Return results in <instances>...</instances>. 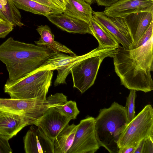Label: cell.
<instances>
[{
    "label": "cell",
    "instance_id": "cell-1",
    "mask_svg": "<svg viewBox=\"0 0 153 153\" xmlns=\"http://www.w3.org/2000/svg\"><path fill=\"white\" fill-rule=\"evenodd\" d=\"M153 38L134 48L126 50L120 45L116 49L113 57L115 71L128 89L145 93L153 90Z\"/></svg>",
    "mask_w": 153,
    "mask_h": 153
},
{
    "label": "cell",
    "instance_id": "cell-2",
    "mask_svg": "<svg viewBox=\"0 0 153 153\" xmlns=\"http://www.w3.org/2000/svg\"><path fill=\"white\" fill-rule=\"evenodd\" d=\"M53 52L46 47L21 42L10 37L0 45V61L6 65L8 79L14 80L38 68Z\"/></svg>",
    "mask_w": 153,
    "mask_h": 153
},
{
    "label": "cell",
    "instance_id": "cell-3",
    "mask_svg": "<svg viewBox=\"0 0 153 153\" xmlns=\"http://www.w3.org/2000/svg\"><path fill=\"white\" fill-rule=\"evenodd\" d=\"M129 123L125 107L117 102L101 109L95 118L96 136L100 146L110 153H118V141Z\"/></svg>",
    "mask_w": 153,
    "mask_h": 153
},
{
    "label": "cell",
    "instance_id": "cell-4",
    "mask_svg": "<svg viewBox=\"0 0 153 153\" xmlns=\"http://www.w3.org/2000/svg\"><path fill=\"white\" fill-rule=\"evenodd\" d=\"M53 74V70H42L30 72L15 80L7 79L4 85V92L12 98L46 100Z\"/></svg>",
    "mask_w": 153,
    "mask_h": 153
},
{
    "label": "cell",
    "instance_id": "cell-5",
    "mask_svg": "<svg viewBox=\"0 0 153 153\" xmlns=\"http://www.w3.org/2000/svg\"><path fill=\"white\" fill-rule=\"evenodd\" d=\"M153 137V109L146 105L129 122L118 142L119 149L128 146L136 147L140 142Z\"/></svg>",
    "mask_w": 153,
    "mask_h": 153
},
{
    "label": "cell",
    "instance_id": "cell-6",
    "mask_svg": "<svg viewBox=\"0 0 153 153\" xmlns=\"http://www.w3.org/2000/svg\"><path fill=\"white\" fill-rule=\"evenodd\" d=\"M116 48L86 58L75 64L70 70L73 87L84 93L94 84L100 65L107 57H113Z\"/></svg>",
    "mask_w": 153,
    "mask_h": 153
},
{
    "label": "cell",
    "instance_id": "cell-7",
    "mask_svg": "<svg viewBox=\"0 0 153 153\" xmlns=\"http://www.w3.org/2000/svg\"><path fill=\"white\" fill-rule=\"evenodd\" d=\"M109 48L100 49L98 47L80 56H72L62 52H53L51 56L39 68L31 72L42 70H57V74L54 82V86L66 84V78L71 68L76 64L89 57L101 54Z\"/></svg>",
    "mask_w": 153,
    "mask_h": 153
},
{
    "label": "cell",
    "instance_id": "cell-8",
    "mask_svg": "<svg viewBox=\"0 0 153 153\" xmlns=\"http://www.w3.org/2000/svg\"><path fill=\"white\" fill-rule=\"evenodd\" d=\"M50 105L46 100L0 98V112L22 116L33 125Z\"/></svg>",
    "mask_w": 153,
    "mask_h": 153
},
{
    "label": "cell",
    "instance_id": "cell-9",
    "mask_svg": "<svg viewBox=\"0 0 153 153\" xmlns=\"http://www.w3.org/2000/svg\"><path fill=\"white\" fill-rule=\"evenodd\" d=\"M100 147L96 136L95 118L88 116L77 125L74 142L67 153H94Z\"/></svg>",
    "mask_w": 153,
    "mask_h": 153
},
{
    "label": "cell",
    "instance_id": "cell-10",
    "mask_svg": "<svg viewBox=\"0 0 153 153\" xmlns=\"http://www.w3.org/2000/svg\"><path fill=\"white\" fill-rule=\"evenodd\" d=\"M92 18L105 28L126 50L134 48L129 33L123 18H112L106 16L103 12L93 11Z\"/></svg>",
    "mask_w": 153,
    "mask_h": 153
},
{
    "label": "cell",
    "instance_id": "cell-11",
    "mask_svg": "<svg viewBox=\"0 0 153 153\" xmlns=\"http://www.w3.org/2000/svg\"><path fill=\"white\" fill-rule=\"evenodd\" d=\"M70 120L62 114L55 107L49 108L36 122L39 127L52 142L69 123Z\"/></svg>",
    "mask_w": 153,
    "mask_h": 153
},
{
    "label": "cell",
    "instance_id": "cell-12",
    "mask_svg": "<svg viewBox=\"0 0 153 153\" xmlns=\"http://www.w3.org/2000/svg\"><path fill=\"white\" fill-rule=\"evenodd\" d=\"M140 12L153 13V0H121L106 7L103 11L106 16L112 18H124Z\"/></svg>",
    "mask_w": 153,
    "mask_h": 153
},
{
    "label": "cell",
    "instance_id": "cell-13",
    "mask_svg": "<svg viewBox=\"0 0 153 153\" xmlns=\"http://www.w3.org/2000/svg\"><path fill=\"white\" fill-rule=\"evenodd\" d=\"M24 142L26 153H54L53 142L36 126L30 127Z\"/></svg>",
    "mask_w": 153,
    "mask_h": 153
},
{
    "label": "cell",
    "instance_id": "cell-14",
    "mask_svg": "<svg viewBox=\"0 0 153 153\" xmlns=\"http://www.w3.org/2000/svg\"><path fill=\"white\" fill-rule=\"evenodd\" d=\"M153 13L140 12L130 14L123 18L128 30L134 48L153 21Z\"/></svg>",
    "mask_w": 153,
    "mask_h": 153
},
{
    "label": "cell",
    "instance_id": "cell-15",
    "mask_svg": "<svg viewBox=\"0 0 153 153\" xmlns=\"http://www.w3.org/2000/svg\"><path fill=\"white\" fill-rule=\"evenodd\" d=\"M46 17L57 27L68 33L93 35L88 24L63 13L51 14Z\"/></svg>",
    "mask_w": 153,
    "mask_h": 153
},
{
    "label": "cell",
    "instance_id": "cell-16",
    "mask_svg": "<svg viewBox=\"0 0 153 153\" xmlns=\"http://www.w3.org/2000/svg\"><path fill=\"white\" fill-rule=\"evenodd\" d=\"M33 125L28 119L21 116L0 112V134L9 140L25 127Z\"/></svg>",
    "mask_w": 153,
    "mask_h": 153
},
{
    "label": "cell",
    "instance_id": "cell-17",
    "mask_svg": "<svg viewBox=\"0 0 153 153\" xmlns=\"http://www.w3.org/2000/svg\"><path fill=\"white\" fill-rule=\"evenodd\" d=\"M36 30L40 36L39 40L34 42L36 45L46 47L53 52L68 53L72 56L77 55L66 46L55 40L54 35L48 25L38 26Z\"/></svg>",
    "mask_w": 153,
    "mask_h": 153
},
{
    "label": "cell",
    "instance_id": "cell-18",
    "mask_svg": "<svg viewBox=\"0 0 153 153\" xmlns=\"http://www.w3.org/2000/svg\"><path fill=\"white\" fill-rule=\"evenodd\" d=\"M93 11L90 4L83 0H68L63 13L89 24Z\"/></svg>",
    "mask_w": 153,
    "mask_h": 153
},
{
    "label": "cell",
    "instance_id": "cell-19",
    "mask_svg": "<svg viewBox=\"0 0 153 153\" xmlns=\"http://www.w3.org/2000/svg\"><path fill=\"white\" fill-rule=\"evenodd\" d=\"M89 25L93 35L97 39L100 49L115 48L119 46V43L114 36L104 27L93 18L90 20Z\"/></svg>",
    "mask_w": 153,
    "mask_h": 153
},
{
    "label": "cell",
    "instance_id": "cell-20",
    "mask_svg": "<svg viewBox=\"0 0 153 153\" xmlns=\"http://www.w3.org/2000/svg\"><path fill=\"white\" fill-rule=\"evenodd\" d=\"M77 125L69 124L60 131L54 140V153H67L74 142Z\"/></svg>",
    "mask_w": 153,
    "mask_h": 153
},
{
    "label": "cell",
    "instance_id": "cell-21",
    "mask_svg": "<svg viewBox=\"0 0 153 153\" xmlns=\"http://www.w3.org/2000/svg\"><path fill=\"white\" fill-rule=\"evenodd\" d=\"M18 9L46 16L51 14L63 13L47 6L31 0H11Z\"/></svg>",
    "mask_w": 153,
    "mask_h": 153
},
{
    "label": "cell",
    "instance_id": "cell-22",
    "mask_svg": "<svg viewBox=\"0 0 153 153\" xmlns=\"http://www.w3.org/2000/svg\"><path fill=\"white\" fill-rule=\"evenodd\" d=\"M62 114L71 120L76 119L80 111L76 102L70 100L55 106Z\"/></svg>",
    "mask_w": 153,
    "mask_h": 153
},
{
    "label": "cell",
    "instance_id": "cell-23",
    "mask_svg": "<svg viewBox=\"0 0 153 153\" xmlns=\"http://www.w3.org/2000/svg\"><path fill=\"white\" fill-rule=\"evenodd\" d=\"M0 2L6 9L14 22V27H22L24 25L21 21V15L19 11L11 0H0Z\"/></svg>",
    "mask_w": 153,
    "mask_h": 153
},
{
    "label": "cell",
    "instance_id": "cell-24",
    "mask_svg": "<svg viewBox=\"0 0 153 153\" xmlns=\"http://www.w3.org/2000/svg\"><path fill=\"white\" fill-rule=\"evenodd\" d=\"M136 90H130L129 94L126 98V106L129 122L135 117V101L136 97Z\"/></svg>",
    "mask_w": 153,
    "mask_h": 153
},
{
    "label": "cell",
    "instance_id": "cell-25",
    "mask_svg": "<svg viewBox=\"0 0 153 153\" xmlns=\"http://www.w3.org/2000/svg\"><path fill=\"white\" fill-rule=\"evenodd\" d=\"M46 99L50 107L64 104L68 101L67 97L62 93H56L51 95L47 98Z\"/></svg>",
    "mask_w": 153,
    "mask_h": 153
},
{
    "label": "cell",
    "instance_id": "cell-26",
    "mask_svg": "<svg viewBox=\"0 0 153 153\" xmlns=\"http://www.w3.org/2000/svg\"><path fill=\"white\" fill-rule=\"evenodd\" d=\"M14 26L3 20H0V38H4L13 29Z\"/></svg>",
    "mask_w": 153,
    "mask_h": 153
},
{
    "label": "cell",
    "instance_id": "cell-27",
    "mask_svg": "<svg viewBox=\"0 0 153 153\" xmlns=\"http://www.w3.org/2000/svg\"><path fill=\"white\" fill-rule=\"evenodd\" d=\"M153 36V21H152L147 30L142 35L134 48L143 45Z\"/></svg>",
    "mask_w": 153,
    "mask_h": 153
},
{
    "label": "cell",
    "instance_id": "cell-28",
    "mask_svg": "<svg viewBox=\"0 0 153 153\" xmlns=\"http://www.w3.org/2000/svg\"><path fill=\"white\" fill-rule=\"evenodd\" d=\"M8 140L6 137L0 134V153L12 152Z\"/></svg>",
    "mask_w": 153,
    "mask_h": 153
},
{
    "label": "cell",
    "instance_id": "cell-29",
    "mask_svg": "<svg viewBox=\"0 0 153 153\" xmlns=\"http://www.w3.org/2000/svg\"><path fill=\"white\" fill-rule=\"evenodd\" d=\"M57 10L63 11L56 0H31Z\"/></svg>",
    "mask_w": 153,
    "mask_h": 153
},
{
    "label": "cell",
    "instance_id": "cell-30",
    "mask_svg": "<svg viewBox=\"0 0 153 153\" xmlns=\"http://www.w3.org/2000/svg\"><path fill=\"white\" fill-rule=\"evenodd\" d=\"M143 153H153V137L145 139Z\"/></svg>",
    "mask_w": 153,
    "mask_h": 153
},
{
    "label": "cell",
    "instance_id": "cell-31",
    "mask_svg": "<svg viewBox=\"0 0 153 153\" xmlns=\"http://www.w3.org/2000/svg\"><path fill=\"white\" fill-rule=\"evenodd\" d=\"M98 6L108 7L121 0H95Z\"/></svg>",
    "mask_w": 153,
    "mask_h": 153
},
{
    "label": "cell",
    "instance_id": "cell-32",
    "mask_svg": "<svg viewBox=\"0 0 153 153\" xmlns=\"http://www.w3.org/2000/svg\"><path fill=\"white\" fill-rule=\"evenodd\" d=\"M135 147L128 146L119 149L118 153H134Z\"/></svg>",
    "mask_w": 153,
    "mask_h": 153
},
{
    "label": "cell",
    "instance_id": "cell-33",
    "mask_svg": "<svg viewBox=\"0 0 153 153\" xmlns=\"http://www.w3.org/2000/svg\"><path fill=\"white\" fill-rule=\"evenodd\" d=\"M144 140H142L140 142L135 148L134 153H143Z\"/></svg>",
    "mask_w": 153,
    "mask_h": 153
},
{
    "label": "cell",
    "instance_id": "cell-34",
    "mask_svg": "<svg viewBox=\"0 0 153 153\" xmlns=\"http://www.w3.org/2000/svg\"><path fill=\"white\" fill-rule=\"evenodd\" d=\"M63 10L65 9V6L68 0H56Z\"/></svg>",
    "mask_w": 153,
    "mask_h": 153
},
{
    "label": "cell",
    "instance_id": "cell-35",
    "mask_svg": "<svg viewBox=\"0 0 153 153\" xmlns=\"http://www.w3.org/2000/svg\"><path fill=\"white\" fill-rule=\"evenodd\" d=\"M86 2L90 4H92L94 1V0H83Z\"/></svg>",
    "mask_w": 153,
    "mask_h": 153
},
{
    "label": "cell",
    "instance_id": "cell-36",
    "mask_svg": "<svg viewBox=\"0 0 153 153\" xmlns=\"http://www.w3.org/2000/svg\"><path fill=\"white\" fill-rule=\"evenodd\" d=\"M2 20V19H0V20Z\"/></svg>",
    "mask_w": 153,
    "mask_h": 153
}]
</instances>
